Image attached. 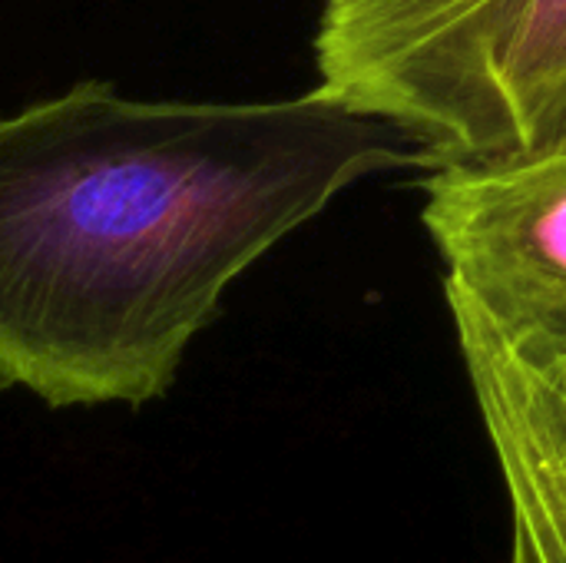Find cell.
I'll use <instances>...</instances> for the list:
<instances>
[{"mask_svg": "<svg viewBox=\"0 0 566 563\" xmlns=\"http://www.w3.org/2000/svg\"><path fill=\"white\" fill-rule=\"evenodd\" d=\"M424 166L312 90L129 100L109 83L0 119V388L50 408L163 398L222 292L352 183Z\"/></svg>", "mask_w": 566, "mask_h": 563, "instance_id": "cell-1", "label": "cell"}, {"mask_svg": "<svg viewBox=\"0 0 566 563\" xmlns=\"http://www.w3.org/2000/svg\"><path fill=\"white\" fill-rule=\"evenodd\" d=\"M315 66L428 169L566 149V0H325Z\"/></svg>", "mask_w": 566, "mask_h": 563, "instance_id": "cell-2", "label": "cell"}, {"mask_svg": "<svg viewBox=\"0 0 566 563\" xmlns=\"http://www.w3.org/2000/svg\"><path fill=\"white\" fill-rule=\"evenodd\" d=\"M421 189L444 285L534 382L566 398V149L438 166Z\"/></svg>", "mask_w": 566, "mask_h": 563, "instance_id": "cell-3", "label": "cell"}, {"mask_svg": "<svg viewBox=\"0 0 566 563\" xmlns=\"http://www.w3.org/2000/svg\"><path fill=\"white\" fill-rule=\"evenodd\" d=\"M444 295L507 494L511 563H566V398L504 352L458 289Z\"/></svg>", "mask_w": 566, "mask_h": 563, "instance_id": "cell-4", "label": "cell"}]
</instances>
